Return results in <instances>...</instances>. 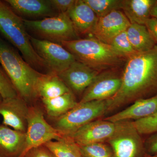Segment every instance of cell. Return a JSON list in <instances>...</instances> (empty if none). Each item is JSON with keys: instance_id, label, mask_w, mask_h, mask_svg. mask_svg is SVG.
Returning <instances> with one entry per match:
<instances>
[{"instance_id": "obj_9", "label": "cell", "mask_w": 157, "mask_h": 157, "mask_svg": "<svg viewBox=\"0 0 157 157\" xmlns=\"http://www.w3.org/2000/svg\"><path fill=\"white\" fill-rule=\"evenodd\" d=\"M30 40L34 49L45 62L50 73H61L76 60L74 56L60 44L31 36Z\"/></svg>"}, {"instance_id": "obj_34", "label": "cell", "mask_w": 157, "mask_h": 157, "mask_svg": "<svg viewBox=\"0 0 157 157\" xmlns=\"http://www.w3.org/2000/svg\"><path fill=\"white\" fill-rule=\"evenodd\" d=\"M3 98L2 96L1 95V94H0V104H1V102H2V101H3Z\"/></svg>"}, {"instance_id": "obj_26", "label": "cell", "mask_w": 157, "mask_h": 157, "mask_svg": "<svg viewBox=\"0 0 157 157\" xmlns=\"http://www.w3.org/2000/svg\"><path fill=\"white\" fill-rule=\"evenodd\" d=\"M109 45H111L117 52L123 57L128 58L136 53L127 36L126 31H124L116 36Z\"/></svg>"}, {"instance_id": "obj_23", "label": "cell", "mask_w": 157, "mask_h": 157, "mask_svg": "<svg viewBox=\"0 0 157 157\" xmlns=\"http://www.w3.org/2000/svg\"><path fill=\"white\" fill-rule=\"evenodd\" d=\"M56 157H82L80 146L69 136L44 144Z\"/></svg>"}, {"instance_id": "obj_29", "label": "cell", "mask_w": 157, "mask_h": 157, "mask_svg": "<svg viewBox=\"0 0 157 157\" xmlns=\"http://www.w3.org/2000/svg\"><path fill=\"white\" fill-rule=\"evenodd\" d=\"M144 144L146 157L157 154V132L147 136Z\"/></svg>"}, {"instance_id": "obj_6", "label": "cell", "mask_w": 157, "mask_h": 157, "mask_svg": "<svg viewBox=\"0 0 157 157\" xmlns=\"http://www.w3.org/2000/svg\"><path fill=\"white\" fill-rule=\"evenodd\" d=\"M26 29L43 38L60 44L64 41L79 39L78 34L67 13L38 20L23 19Z\"/></svg>"}, {"instance_id": "obj_22", "label": "cell", "mask_w": 157, "mask_h": 157, "mask_svg": "<svg viewBox=\"0 0 157 157\" xmlns=\"http://www.w3.org/2000/svg\"><path fill=\"white\" fill-rule=\"evenodd\" d=\"M42 101L47 115L52 119L63 115L78 103L72 92L50 99H42Z\"/></svg>"}, {"instance_id": "obj_25", "label": "cell", "mask_w": 157, "mask_h": 157, "mask_svg": "<svg viewBox=\"0 0 157 157\" xmlns=\"http://www.w3.org/2000/svg\"><path fill=\"white\" fill-rule=\"evenodd\" d=\"M82 157H115L108 144L99 143L80 146Z\"/></svg>"}, {"instance_id": "obj_5", "label": "cell", "mask_w": 157, "mask_h": 157, "mask_svg": "<svg viewBox=\"0 0 157 157\" xmlns=\"http://www.w3.org/2000/svg\"><path fill=\"white\" fill-rule=\"evenodd\" d=\"M106 101L78 102L63 115L53 119L52 126L65 136H71L77 130L106 113Z\"/></svg>"}, {"instance_id": "obj_8", "label": "cell", "mask_w": 157, "mask_h": 157, "mask_svg": "<svg viewBox=\"0 0 157 157\" xmlns=\"http://www.w3.org/2000/svg\"><path fill=\"white\" fill-rule=\"evenodd\" d=\"M27 121L25 145L21 157H25L31 149L65 136L45 121L43 111L38 106L29 107Z\"/></svg>"}, {"instance_id": "obj_3", "label": "cell", "mask_w": 157, "mask_h": 157, "mask_svg": "<svg viewBox=\"0 0 157 157\" xmlns=\"http://www.w3.org/2000/svg\"><path fill=\"white\" fill-rule=\"evenodd\" d=\"M0 33L21 52L25 60L33 68L47 69L31 43L23 19L5 1H0Z\"/></svg>"}, {"instance_id": "obj_24", "label": "cell", "mask_w": 157, "mask_h": 157, "mask_svg": "<svg viewBox=\"0 0 157 157\" xmlns=\"http://www.w3.org/2000/svg\"><path fill=\"white\" fill-rule=\"evenodd\" d=\"M92 9L98 18L115 10H119L122 0H83Z\"/></svg>"}, {"instance_id": "obj_32", "label": "cell", "mask_w": 157, "mask_h": 157, "mask_svg": "<svg viewBox=\"0 0 157 157\" xmlns=\"http://www.w3.org/2000/svg\"><path fill=\"white\" fill-rule=\"evenodd\" d=\"M145 25L157 45V19L154 17H150L147 21Z\"/></svg>"}, {"instance_id": "obj_7", "label": "cell", "mask_w": 157, "mask_h": 157, "mask_svg": "<svg viewBox=\"0 0 157 157\" xmlns=\"http://www.w3.org/2000/svg\"><path fill=\"white\" fill-rule=\"evenodd\" d=\"M113 135L107 140L115 157H146L144 140L131 121L116 123Z\"/></svg>"}, {"instance_id": "obj_4", "label": "cell", "mask_w": 157, "mask_h": 157, "mask_svg": "<svg viewBox=\"0 0 157 157\" xmlns=\"http://www.w3.org/2000/svg\"><path fill=\"white\" fill-rule=\"evenodd\" d=\"M60 44L76 60L98 72L115 66L123 57L111 45L94 37L64 41Z\"/></svg>"}, {"instance_id": "obj_15", "label": "cell", "mask_w": 157, "mask_h": 157, "mask_svg": "<svg viewBox=\"0 0 157 157\" xmlns=\"http://www.w3.org/2000/svg\"><path fill=\"white\" fill-rule=\"evenodd\" d=\"M157 113V94L153 97L135 101L125 109L105 118L113 123L139 120Z\"/></svg>"}, {"instance_id": "obj_28", "label": "cell", "mask_w": 157, "mask_h": 157, "mask_svg": "<svg viewBox=\"0 0 157 157\" xmlns=\"http://www.w3.org/2000/svg\"><path fill=\"white\" fill-rule=\"evenodd\" d=\"M0 94L3 99L18 96L15 88L2 66H0Z\"/></svg>"}, {"instance_id": "obj_1", "label": "cell", "mask_w": 157, "mask_h": 157, "mask_svg": "<svg viewBox=\"0 0 157 157\" xmlns=\"http://www.w3.org/2000/svg\"><path fill=\"white\" fill-rule=\"evenodd\" d=\"M121 78L120 89L106 101V113L157 94V45L128 57Z\"/></svg>"}, {"instance_id": "obj_27", "label": "cell", "mask_w": 157, "mask_h": 157, "mask_svg": "<svg viewBox=\"0 0 157 157\" xmlns=\"http://www.w3.org/2000/svg\"><path fill=\"white\" fill-rule=\"evenodd\" d=\"M133 125L141 135H148L157 132V113L149 117L132 121Z\"/></svg>"}, {"instance_id": "obj_31", "label": "cell", "mask_w": 157, "mask_h": 157, "mask_svg": "<svg viewBox=\"0 0 157 157\" xmlns=\"http://www.w3.org/2000/svg\"><path fill=\"white\" fill-rule=\"evenodd\" d=\"M52 6L59 13H67L74 5L75 0H50Z\"/></svg>"}, {"instance_id": "obj_2", "label": "cell", "mask_w": 157, "mask_h": 157, "mask_svg": "<svg viewBox=\"0 0 157 157\" xmlns=\"http://www.w3.org/2000/svg\"><path fill=\"white\" fill-rule=\"evenodd\" d=\"M0 64L17 95L28 104L38 98L37 83L43 73L27 63L11 45L0 37Z\"/></svg>"}, {"instance_id": "obj_13", "label": "cell", "mask_w": 157, "mask_h": 157, "mask_svg": "<svg viewBox=\"0 0 157 157\" xmlns=\"http://www.w3.org/2000/svg\"><path fill=\"white\" fill-rule=\"evenodd\" d=\"M131 23L120 10H115L100 18L91 35L101 42L109 44L116 36L126 31Z\"/></svg>"}, {"instance_id": "obj_18", "label": "cell", "mask_w": 157, "mask_h": 157, "mask_svg": "<svg viewBox=\"0 0 157 157\" xmlns=\"http://www.w3.org/2000/svg\"><path fill=\"white\" fill-rule=\"evenodd\" d=\"M16 13L27 16H53L54 10L48 0H6L5 1Z\"/></svg>"}, {"instance_id": "obj_19", "label": "cell", "mask_w": 157, "mask_h": 157, "mask_svg": "<svg viewBox=\"0 0 157 157\" xmlns=\"http://www.w3.org/2000/svg\"><path fill=\"white\" fill-rule=\"evenodd\" d=\"M157 0H122V9L131 24L145 25Z\"/></svg>"}, {"instance_id": "obj_30", "label": "cell", "mask_w": 157, "mask_h": 157, "mask_svg": "<svg viewBox=\"0 0 157 157\" xmlns=\"http://www.w3.org/2000/svg\"><path fill=\"white\" fill-rule=\"evenodd\" d=\"M25 157H56L44 145L31 149Z\"/></svg>"}, {"instance_id": "obj_10", "label": "cell", "mask_w": 157, "mask_h": 157, "mask_svg": "<svg viewBox=\"0 0 157 157\" xmlns=\"http://www.w3.org/2000/svg\"><path fill=\"white\" fill-rule=\"evenodd\" d=\"M121 83V76L109 72L99 73L85 90L79 102L106 101L117 92Z\"/></svg>"}, {"instance_id": "obj_14", "label": "cell", "mask_w": 157, "mask_h": 157, "mask_svg": "<svg viewBox=\"0 0 157 157\" xmlns=\"http://www.w3.org/2000/svg\"><path fill=\"white\" fill-rule=\"evenodd\" d=\"M99 74L81 62L76 60L57 75L73 94H83Z\"/></svg>"}, {"instance_id": "obj_17", "label": "cell", "mask_w": 157, "mask_h": 157, "mask_svg": "<svg viewBox=\"0 0 157 157\" xmlns=\"http://www.w3.org/2000/svg\"><path fill=\"white\" fill-rule=\"evenodd\" d=\"M25 140L26 133L0 125V156L21 157Z\"/></svg>"}, {"instance_id": "obj_16", "label": "cell", "mask_w": 157, "mask_h": 157, "mask_svg": "<svg viewBox=\"0 0 157 157\" xmlns=\"http://www.w3.org/2000/svg\"><path fill=\"white\" fill-rule=\"evenodd\" d=\"M78 34H91L98 17L83 0H77L67 12Z\"/></svg>"}, {"instance_id": "obj_20", "label": "cell", "mask_w": 157, "mask_h": 157, "mask_svg": "<svg viewBox=\"0 0 157 157\" xmlns=\"http://www.w3.org/2000/svg\"><path fill=\"white\" fill-rule=\"evenodd\" d=\"M38 97L42 99H50L71 92L57 74L50 73L43 74L39 78L36 87Z\"/></svg>"}, {"instance_id": "obj_21", "label": "cell", "mask_w": 157, "mask_h": 157, "mask_svg": "<svg viewBox=\"0 0 157 157\" xmlns=\"http://www.w3.org/2000/svg\"><path fill=\"white\" fill-rule=\"evenodd\" d=\"M126 33L129 42L136 52L147 51L157 45L145 25L131 24Z\"/></svg>"}, {"instance_id": "obj_12", "label": "cell", "mask_w": 157, "mask_h": 157, "mask_svg": "<svg viewBox=\"0 0 157 157\" xmlns=\"http://www.w3.org/2000/svg\"><path fill=\"white\" fill-rule=\"evenodd\" d=\"M29 107L28 104L18 96L3 99L0 104V115L3 117V124L26 133Z\"/></svg>"}, {"instance_id": "obj_33", "label": "cell", "mask_w": 157, "mask_h": 157, "mask_svg": "<svg viewBox=\"0 0 157 157\" xmlns=\"http://www.w3.org/2000/svg\"><path fill=\"white\" fill-rule=\"evenodd\" d=\"M151 17L157 19V1L152 8L151 11Z\"/></svg>"}, {"instance_id": "obj_35", "label": "cell", "mask_w": 157, "mask_h": 157, "mask_svg": "<svg viewBox=\"0 0 157 157\" xmlns=\"http://www.w3.org/2000/svg\"><path fill=\"white\" fill-rule=\"evenodd\" d=\"M150 157H157V154L154 155L152 156H151Z\"/></svg>"}, {"instance_id": "obj_11", "label": "cell", "mask_w": 157, "mask_h": 157, "mask_svg": "<svg viewBox=\"0 0 157 157\" xmlns=\"http://www.w3.org/2000/svg\"><path fill=\"white\" fill-rule=\"evenodd\" d=\"M116 123L96 120L86 124L70 136L79 146L107 142L116 129Z\"/></svg>"}, {"instance_id": "obj_36", "label": "cell", "mask_w": 157, "mask_h": 157, "mask_svg": "<svg viewBox=\"0 0 157 157\" xmlns=\"http://www.w3.org/2000/svg\"><path fill=\"white\" fill-rule=\"evenodd\" d=\"M0 157H2V156H0Z\"/></svg>"}]
</instances>
